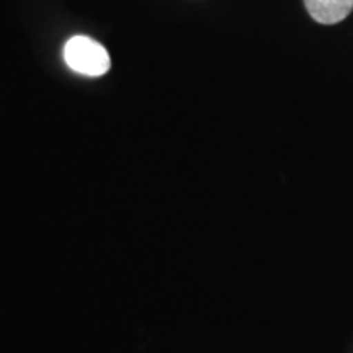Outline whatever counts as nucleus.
Here are the masks:
<instances>
[{
	"instance_id": "1",
	"label": "nucleus",
	"mask_w": 353,
	"mask_h": 353,
	"mask_svg": "<svg viewBox=\"0 0 353 353\" xmlns=\"http://www.w3.org/2000/svg\"><path fill=\"white\" fill-rule=\"evenodd\" d=\"M64 61L70 69L88 77L103 76L112 68L108 51L88 37L70 38L64 46Z\"/></svg>"
},
{
	"instance_id": "2",
	"label": "nucleus",
	"mask_w": 353,
	"mask_h": 353,
	"mask_svg": "<svg viewBox=\"0 0 353 353\" xmlns=\"http://www.w3.org/2000/svg\"><path fill=\"white\" fill-rule=\"evenodd\" d=\"M304 6L317 23L335 25L350 15L353 0H304Z\"/></svg>"
}]
</instances>
